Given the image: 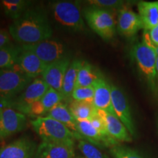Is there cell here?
Segmentation results:
<instances>
[{
	"label": "cell",
	"mask_w": 158,
	"mask_h": 158,
	"mask_svg": "<svg viewBox=\"0 0 158 158\" xmlns=\"http://www.w3.org/2000/svg\"><path fill=\"white\" fill-rule=\"evenodd\" d=\"M10 34L22 45H33L51 39L53 31L45 12L28 8L10 26Z\"/></svg>",
	"instance_id": "1"
},
{
	"label": "cell",
	"mask_w": 158,
	"mask_h": 158,
	"mask_svg": "<svg viewBox=\"0 0 158 158\" xmlns=\"http://www.w3.org/2000/svg\"><path fill=\"white\" fill-rule=\"evenodd\" d=\"M130 55L145 79L148 87L156 96V62L157 56L150 40L148 31H144L142 42L133 45Z\"/></svg>",
	"instance_id": "2"
},
{
	"label": "cell",
	"mask_w": 158,
	"mask_h": 158,
	"mask_svg": "<svg viewBox=\"0 0 158 158\" xmlns=\"http://www.w3.org/2000/svg\"><path fill=\"white\" fill-rule=\"evenodd\" d=\"M31 124L43 141L75 147V140H83L73 132L54 118L40 116L31 120Z\"/></svg>",
	"instance_id": "3"
},
{
	"label": "cell",
	"mask_w": 158,
	"mask_h": 158,
	"mask_svg": "<svg viewBox=\"0 0 158 158\" xmlns=\"http://www.w3.org/2000/svg\"><path fill=\"white\" fill-rule=\"evenodd\" d=\"M84 16L90 28L104 40L114 38L116 21L110 10L91 6L84 10Z\"/></svg>",
	"instance_id": "4"
},
{
	"label": "cell",
	"mask_w": 158,
	"mask_h": 158,
	"mask_svg": "<svg viewBox=\"0 0 158 158\" xmlns=\"http://www.w3.org/2000/svg\"><path fill=\"white\" fill-rule=\"evenodd\" d=\"M16 64L10 68L0 70V98L10 100L11 98L23 92L31 82Z\"/></svg>",
	"instance_id": "5"
},
{
	"label": "cell",
	"mask_w": 158,
	"mask_h": 158,
	"mask_svg": "<svg viewBox=\"0 0 158 158\" xmlns=\"http://www.w3.org/2000/svg\"><path fill=\"white\" fill-rule=\"evenodd\" d=\"M53 15L55 21L65 28L74 31H81L85 28V23L76 4L61 1L52 5Z\"/></svg>",
	"instance_id": "6"
},
{
	"label": "cell",
	"mask_w": 158,
	"mask_h": 158,
	"mask_svg": "<svg viewBox=\"0 0 158 158\" xmlns=\"http://www.w3.org/2000/svg\"><path fill=\"white\" fill-rule=\"evenodd\" d=\"M50 86L43 78H36L31 81L29 86L20 94L14 100H2L3 104H6L15 110L22 114L23 110L33 102L41 100Z\"/></svg>",
	"instance_id": "7"
},
{
	"label": "cell",
	"mask_w": 158,
	"mask_h": 158,
	"mask_svg": "<svg viewBox=\"0 0 158 158\" xmlns=\"http://www.w3.org/2000/svg\"><path fill=\"white\" fill-rule=\"evenodd\" d=\"M23 50L34 53L47 65L65 57V47L62 43L56 40L48 39L33 45H22Z\"/></svg>",
	"instance_id": "8"
},
{
	"label": "cell",
	"mask_w": 158,
	"mask_h": 158,
	"mask_svg": "<svg viewBox=\"0 0 158 158\" xmlns=\"http://www.w3.org/2000/svg\"><path fill=\"white\" fill-rule=\"evenodd\" d=\"M0 118V139H4L23 130L27 124L24 114L3 104Z\"/></svg>",
	"instance_id": "9"
},
{
	"label": "cell",
	"mask_w": 158,
	"mask_h": 158,
	"mask_svg": "<svg viewBox=\"0 0 158 158\" xmlns=\"http://www.w3.org/2000/svg\"><path fill=\"white\" fill-rule=\"evenodd\" d=\"M111 100L115 115L124 124L132 137L136 135V130L132 117L129 102L124 92L117 86L110 85Z\"/></svg>",
	"instance_id": "10"
},
{
	"label": "cell",
	"mask_w": 158,
	"mask_h": 158,
	"mask_svg": "<svg viewBox=\"0 0 158 158\" xmlns=\"http://www.w3.org/2000/svg\"><path fill=\"white\" fill-rule=\"evenodd\" d=\"M37 147L27 136L0 147V158H35Z\"/></svg>",
	"instance_id": "11"
},
{
	"label": "cell",
	"mask_w": 158,
	"mask_h": 158,
	"mask_svg": "<svg viewBox=\"0 0 158 158\" xmlns=\"http://www.w3.org/2000/svg\"><path fill=\"white\" fill-rule=\"evenodd\" d=\"M70 64V59L66 56L48 64L42 74L43 80L50 87L62 93L64 78Z\"/></svg>",
	"instance_id": "12"
},
{
	"label": "cell",
	"mask_w": 158,
	"mask_h": 158,
	"mask_svg": "<svg viewBox=\"0 0 158 158\" xmlns=\"http://www.w3.org/2000/svg\"><path fill=\"white\" fill-rule=\"evenodd\" d=\"M141 29H143V26L139 15L127 7L118 11L117 30L120 35L130 38Z\"/></svg>",
	"instance_id": "13"
},
{
	"label": "cell",
	"mask_w": 158,
	"mask_h": 158,
	"mask_svg": "<svg viewBox=\"0 0 158 158\" xmlns=\"http://www.w3.org/2000/svg\"><path fill=\"white\" fill-rule=\"evenodd\" d=\"M16 64L24 73L31 79L37 78L43 73L48 66L39 59L34 53L27 50H23L20 54Z\"/></svg>",
	"instance_id": "14"
},
{
	"label": "cell",
	"mask_w": 158,
	"mask_h": 158,
	"mask_svg": "<svg viewBox=\"0 0 158 158\" xmlns=\"http://www.w3.org/2000/svg\"><path fill=\"white\" fill-rule=\"evenodd\" d=\"M98 114L103 118L106 122V128L110 137L113 138L118 143L132 141L131 135L124 124L115 114L100 110H98Z\"/></svg>",
	"instance_id": "15"
},
{
	"label": "cell",
	"mask_w": 158,
	"mask_h": 158,
	"mask_svg": "<svg viewBox=\"0 0 158 158\" xmlns=\"http://www.w3.org/2000/svg\"><path fill=\"white\" fill-rule=\"evenodd\" d=\"M73 147L64 144L42 141L37 147L35 158H74Z\"/></svg>",
	"instance_id": "16"
},
{
	"label": "cell",
	"mask_w": 158,
	"mask_h": 158,
	"mask_svg": "<svg viewBox=\"0 0 158 158\" xmlns=\"http://www.w3.org/2000/svg\"><path fill=\"white\" fill-rule=\"evenodd\" d=\"M94 106L98 110L114 114L111 100L110 85L101 76L94 85Z\"/></svg>",
	"instance_id": "17"
},
{
	"label": "cell",
	"mask_w": 158,
	"mask_h": 158,
	"mask_svg": "<svg viewBox=\"0 0 158 158\" xmlns=\"http://www.w3.org/2000/svg\"><path fill=\"white\" fill-rule=\"evenodd\" d=\"M138 11L145 31L151 30L158 25V1L139 2Z\"/></svg>",
	"instance_id": "18"
},
{
	"label": "cell",
	"mask_w": 158,
	"mask_h": 158,
	"mask_svg": "<svg viewBox=\"0 0 158 158\" xmlns=\"http://www.w3.org/2000/svg\"><path fill=\"white\" fill-rule=\"evenodd\" d=\"M47 116L51 117L56 120L69 128L71 131H73L75 134L78 135L84 140V138L80 134L78 133V127H77V121L73 116L70 113V110L66 105L60 102L56 106H54L52 109L48 111L47 114Z\"/></svg>",
	"instance_id": "19"
},
{
	"label": "cell",
	"mask_w": 158,
	"mask_h": 158,
	"mask_svg": "<svg viewBox=\"0 0 158 158\" xmlns=\"http://www.w3.org/2000/svg\"><path fill=\"white\" fill-rule=\"evenodd\" d=\"M77 127L78 133L82 136L84 141H88L98 148L108 147L106 140L93 127L89 120L77 121Z\"/></svg>",
	"instance_id": "20"
},
{
	"label": "cell",
	"mask_w": 158,
	"mask_h": 158,
	"mask_svg": "<svg viewBox=\"0 0 158 158\" xmlns=\"http://www.w3.org/2000/svg\"><path fill=\"white\" fill-rule=\"evenodd\" d=\"M82 64L83 61L80 59H75L70 63L65 73L62 85V94L64 99H68L71 97V94L76 88L78 71Z\"/></svg>",
	"instance_id": "21"
},
{
	"label": "cell",
	"mask_w": 158,
	"mask_h": 158,
	"mask_svg": "<svg viewBox=\"0 0 158 158\" xmlns=\"http://www.w3.org/2000/svg\"><path fill=\"white\" fill-rule=\"evenodd\" d=\"M69 110L76 121L89 120L98 113L93 103L73 100L69 106Z\"/></svg>",
	"instance_id": "22"
},
{
	"label": "cell",
	"mask_w": 158,
	"mask_h": 158,
	"mask_svg": "<svg viewBox=\"0 0 158 158\" xmlns=\"http://www.w3.org/2000/svg\"><path fill=\"white\" fill-rule=\"evenodd\" d=\"M101 77L93 66L88 62H83V64L78 71L77 78V87H88L94 86L97 81Z\"/></svg>",
	"instance_id": "23"
},
{
	"label": "cell",
	"mask_w": 158,
	"mask_h": 158,
	"mask_svg": "<svg viewBox=\"0 0 158 158\" xmlns=\"http://www.w3.org/2000/svg\"><path fill=\"white\" fill-rule=\"evenodd\" d=\"M30 2L25 0H2L0 2L5 14L16 20L28 9Z\"/></svg>",
	"instance_id": "24"
},
{
	"label": "cell",
	"mask_w": 158,
	"mask_h": 158,
	"mask_svg": "<svg viewBox=\"0 0 158 158\" xmlns=\"http://www.w3.org/2000/svg\"><path fill=\"white\" fill-rule=\"evenodd\" d=\"M21 51L22 47L12 45L0 48V70L12 68L16 64Z\"/></svg>",
	"instance_id": "25"
},
{
	"label": "cell",
	"mask_w": 158,
	"mask_h": 158,
	"mask_svg": "<svg viewBox=\"0 0 158 158\" xmlns=\"http://www.w3.org/2000/svg\"><path fill=\"white\" fill-rule=\"evenodd\" d=\"M78 148L84 158H110L96 146L84 140L78 141Z\"/></svg>",
	"instance_id": "26"
},
{
	"label": "cell",
	"mask_w": 158,
	"mask_h": 158,
	"mask_svg": "<svg viewBox=\"0 0 158 158\" xmlns=\"http://www.w3.org/2000/svg\"><path fill=\"white\" fill-rule=\"evenodd\" d=\"M63 99H64V97L60 92L49 87L48 91L45 92L40 100L48 114L49 110L52 109L56 105L60 103Z\"/></svg>",
	"instance_id": "27"
},
{
	"label": "cell",
	"mask_w": 158,
	"mask_h": 158,
	"mask_svg": "<svg viewBox=\"0 0 158 158\" xmlns=\"http://www.w3.org/2000/svg\"><path fill=\"white\" fill-rule=\"evenodd\" d=\"M109 152L114 158H145L135 150L120 144L110 148Z\"/></svg>",
	"instance_id": "28"
},
{
	"label": "cell",
	"mask_w": 158,
	"mask_h": 158,
	"mask_svg": "<svg viewBox=\"0 0 158 158\" xmlns=\"http://www.w3.org/2000/svg\"><path fill=\"white\" fill-rule=\"evenodd\" d=\"M94 87L88 86V87H77L71 94V98L77 101L87 102L90 103L94 102Z\"/></svg>",
	"instance_id": "29"
},
{
	"label": "cell",
	"mask_w": 158,
	"mask_h": 158,
	"mask_svg": "<svg viewBox=\"0 0 158 158\" xmlns=\"http://www.w3.org/2000/svg\"><path fill=\"white\" fill-rule=\"evenodd\" d=\"M87 2L92 6L106 10H122L124 8L125 2L121 0H89Z\"/></svg>",
	"instance_id": "30"
},
{
	"label": "cell",
	"mask_w": 158,
	"mask_h": 158,
	"mask_svg": "<svg viewBox=\"0 0 158 158\" xmlns=\"http://www.w3.org/2000/svg\"><path fill=\"white\" fill-rule=\"evenodd\" d=\"M23 114H27L30 116H37V118L40 117V116L44 115V114H47L46 110L40 100L38 101H36L33 103L27 106L22 112Z\"/></svg>",
	"instance_id": "31"
},
{
	"label": "cell",
	"mask_w": 158,
	"mask_h": 158,
	"mask_svg": "<svg viewBox=\"0 0 158 158\" xmlns=\"http://www.w3.org/2000/svg\"><path fill=\"white\" fill-rule=\"evenodd\" d=\"M10 43V38L8 32L5 29H0V48L10 45L9 44Z\"/></svg>",
	"instance_id": "32"
},
{
	"label": "cell",
	"mask_w": 158,
	"mask_h": 158,
	"mask_svg": "<svg viewBox=\"0 0 158 158\" xmlns=\"http://www.w3.org/2000/svg\"><path fill=\"white\" fill-rule=\"evenodd\" d=\"M148 32H149L150 40L152 45L158 46V25L152 29L151 30L148 31Z\"/></svg>",
	"instance_id": "33"
},
{
	"label": "cell",
	"mask_w": 158,
	"mask_h": 158,
	"mask_svg": "<svg viewBox=\"0 0 158 158\" xmlns=\"http://www.w3.org/2000/svg\"><path fill=\"white\" fill-rule=\"evenodd\" d=\"M156 86H157V96L158 98V56L156 62Z\"/></svg>",
	"instance_id": "34"
},
{
	"label": "cell",
	"mask_w": 158,
	"mask_h": 158,
	"mask_svg": "<svg viewBox=\"0 0 158 158\" xmlns=\"http://www.w3.org/2000/svg\"><path fill=\"white\" fill-rule=\"evenodd\" d=\"M153 47L154 48H155L156 54H157V56H158V46H155V45H153Z\"/></svg>",
	"instance_id": "35"
},
{
	"label": "cell",
	"mask_w": 158,
	"mask_h": 158,
	"mask_svg": "<svg viewBox=\"0 0 158 158\" xmlns=\"http://www.w3.org/2000/svg\"><path fill=\"white\" fill-rule=\"evenodd\" d=\"M1 115H2V108H1V106H0V118H1Z\"/></svg>",
	"instance_id": "36"
},
{
	"label": "cell",
	"mask_w": 158,
	"mask_h": 158,
	"mask_svg": "<svg viewBox=\"0 0 158 158\" xmlns=\"http://www.w3.org/2000/svg\"><path fill=\"white\" fill-rule=\"evenodd\" d=\"M74 158H84L83 157H74Z\"/></svg>",
	"instance_id": "37"
},
{
	"label": "cell",
	"mask_w": 158,
	"mask_h": 158,
	"mask_svg": "<svg viewBox=\"0 0 158 158\" xmlns=\"http://www.w3.org/2000/svg\"><path fill=\"white\" fill-rule=\"evenodd\" d=\"M157 125H158V119H157Z\"/></svg>",
	"instance_id": "38"
}]
</instances>
